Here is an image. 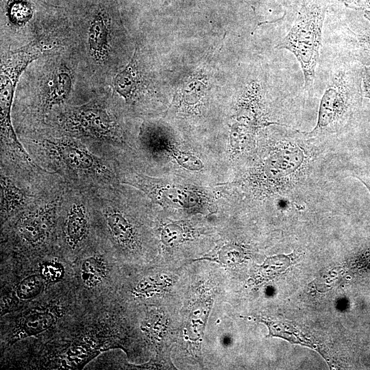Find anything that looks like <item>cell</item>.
Segmentation results:
<instances>
[{
    "mask_svg": "<svg viewBox=\"0 0 370 370\" xmlns=\"http://www.w3.org/2000/svg\"><path fill=\"white\" fill-rule=\"evenodd\" d=\"M325 10L322 3L304 5L293 27L277 46L278 49L288 50L297 58L308 90L313 86L315 77Z\"/></svg>",
    "mask_w": 370,
    "mask_h": 370,
    "instance_id": "cell-1",
    "label": "cell"
},
{
    "mask_svg": "<svg viewBox=\"0 0 370 370\" xmlns=\"http://www.w3.org/2000/svg\"><path fill=\"white\" fill-rule=\"evenodd\" d=\"M40 55L35 45L23 49L9 52L1 61V134L3 138L13 145L25 158L29 156L14 132L11 110L17 82L26 67Z\"/></svg>",
    "mask_w": 370,
    "mask_h": 370,
    "instance_id": "cell-2",
    "label": "cell"
},
{
    "mask_svg": "<svg viewBox=\"0 0 370 370\" xmlns=\"http://www.w3.org/2000/svg\"><path fill=\"white\" fill-rule=\"evenodd\" d=\"M60 123L73 134L97 139L119 141L121 139L118 126L108 110L96 103H88L64 112Z\"/></svg>",
    "mask_w": 370,
    "mask_h": 370,
    "instance_id": "cell-3",
    "label": "cell"
},
{
    "mask_svg": "<svg viewBox=\"0 0 370 370\" xmlns=\"http://www.w3.org/2000/svg\"><path fill=\"white\" fill-rule=\"evenodd\" d=\"M130 184L144 191L153 201L162 206L190 208L197 204L196 194L180 186L164 184L141 175L133 177Z\"/></svg>",
    "mask_w": 370,
    "mask_h": 370,
    "instance_id": "cell-4",
    "label": "cell"
},
{
    "mask_svg": "<svg viewBox=\"0 0 370 370\" xmlns=\"http://www.w3.org/2000/svg\"><path fill=\"white\" fill-rule=\"evenodd\" d=\"M347 101L346 80L343 75H338L321 99L317 126L311 134L323 130L337 121L346 111Z\"/></svg>",
    "mask_w": 370,
    "mask_h": 370,
    "instance_id": "cell-5",
    "label": "cell"
},
{
    "mask_svg": "<svg viewBox=\"0 0 370 370\" xmlns=\"http://www.w3.org/2000/svg\"><path fill=\"white\" fill-rule=\"evenodd\" d=\"M51 149L69 168L84 172L101 171L99 160L84 147L71 140L51 142Z\"/></svg>",
    "mask_w": 370,
    "mask_h": 370,
    "instance_id": "cell-6",
    "label": "cell"
},
{
    "mask_svg": "<svg viewBox=\"0 0 370 370\" xmlns=\"http://www.w3.org/2000/svg\"><path fill=\"white\" fill-rule=\"evenodd\" d=\"M88 45L93 58L104 61L109 51V25L107 14L102 10L93 15L88 31Z\"/></svg>",
    "mask_w": 370,
    "mask_h": 370,
    "instance_id": "cell-7",
    "label": "cell"
},
{
    "mask_svg": "<svg viewBox=\"0 0 370 370\" xmlns=\"http://www.w3.org/2000/svg\"><path fill=\"white\" fill-rule=\"evenodd\" d=\"M72 89V77L67 67L62 65L54 71L49 79L44 99L45 111L64 102Z\"/></svg>",
    "mask_w": 370,
    "mask_h": 370,
    "instance_id": "cell-8",
    "label": "cell"
},
{
    "mask_svg": "<svg viewBox=\"0 0 370 370\" xmlns=\"http://www.w3.org/2000/svg\"><path fill=\"white\" fill-rule=\"evenodd\" d=\"M88 219L85 208L81 204H73L67 214L65 234L68 243L75 248L86 236Z\"/></svg>",
    "mask_w": 370,
    "mask_h": 370,
    "instance_id": "cell-9",
    "label": "cell"
},
{
    "mask_svg": "<svg viewBox=\"0 0 370 370\" xmlns=\"http://www.w3.org/2000/svg\"><path fill=\"white\" fill-rule=\"evenodd\" d=\"M56 321L53 312L48 309L36 310L25 314L17 327L19 337L40 334L50 328Z\"/></svg>",
    "mask_w": 370,
    "mask_h": 370,
    "instance_id": "cell-10",
    "label": "cell"
},
{
    "mask_svg": "<svg viewBox=\"0 0 370 370\" xmlns=\"http://www.w3.org/2000/svg\"><path fill=\"white\" fill-rule=\"evenodd\" d=\"M136 51L127 65L114 79L115 91L126 101L134 94L138 83Z\"/></svg>",
    "mask_w": 370,
    "mask_h": 370,
    "instance_id": "cell-11",
    "label": "cell"
},
{
    "mask_svg": "<svg viewBox=\"0 0 370 370\" xmlns=\"http://www.w3.org/2000/svg\"><path fill=\"white\" fill-rule=\"evenodd\" d=\"M47 212L38 211L23 220L21 232L24 238L32 243H37L43 239L48 227Z\"/></svg>",
    "mask_w": 370,
    "mask_h": 370,
    "instance_id": "cell-12",
    "label": "cell"
},
{
    "mask_svg": "<svg viewBox=\"0 0 370 370\" xmlns=\"http://www.w3.org/2000/svg\"><path fill=\"white\" fill-rule=\"evenodd\" d=\"M80 273L83 283L88 287L93 288L99 285L106 278L107 267L101 258L92 256L82 261Z\"/></svg>",
    "mask_w": 370,
    "mask_h": 370,
    "instance_id": "cell-13",
    "label": "cell"
},
{
    "mask_svg": "<svg viewBox=\"0 0 370 370\" xmlns=\"http://www.w3.org/2000/svg\"><path fill=\"white\" fill-rule=\"evenodd\" d=\"M107 226L112 236L121 244L132 242L133 230L127 220L118 212H108L105 215Z\"/></svg>",
    "mask_w": 370,
    "mask_h": 370,
    "instance_id": "cell-14",
    "label": "cell"
},
{
    "mask_svg": "<svg viewBox=\"0 0 370 370\" xmlns=\"http://www.w3.org/2000/svg\"><path fill=\"white\" fill-rule=\"evenodd\" d=\"M1 193L3 210L7 212L18 208L25 200L23 192L5 177L1 178Z\"/></svg>",
    "mask_w": 370,
    "mask_h": 370,
    "instance_id": "cell-15",
    "label": "cell"
},
{
    "mask_svg": "<svg viewBox=\"0 0 370 370\" xmlns=\"http://www.w3.org/2000/svg\"><path fill=\"white\" fill-rule=\"evenodd\" d=\"M44 278L40 275H31L21 282L16 286V294L23 300L31 299L38 295L44 286Z\"/></svg>",
    "mask_w": 370,
    "mask_h": 370,
    "instance_id": "cell-16",
    "label": "cell"
},
{
    "mask_svg": "<svg viewBox=\"0 0 370 370\" xmlns=\"http://www.w3.org/2000/svg\"><path fill=\"white\" fill-rule=\"evenodd\" d=\"M184 230L176 224H169L166 225L162 232V241L169 246L178 244L185 239Z\"/></svg>",
    "mask_w": 370,
    "mask_h": 370,
    "instance_id": "cell-17",
    "label": "cell"
},
{
    "mask_svg": "<svg viewBox=\"0 0 370 370\" xmlns=\"http://www.w3.org/2000/svg\"><path fill=\"white\" fill-rule=\"evenodd\" d=\"M40 274L45 280L56 281L63 275V267L58 262H46L42 266Z\"/></svg>",
    "mask_w": 370,
    "mask_h": 370,
    "instance_id": "cell-18",
    "label": "cell"
},
{
    "mask_svg": "<svg viewBox=\"0 0 370 370\" xmlns=\"http://www.w3.org/2000/svg\"><path fill=\"white\" fill-rule=\"evenodd\" d=\"M351 8L370 10V0H338Z\"/></svg>",
    "mask_w": 370,
    "mask_h": 370,
    "instance_id": "cell-19",
    "label": "cell"
},
{
    "mask_svg": "<svg viewBox=\"0 0 370 370\" xmlns=\"http://www.w3.org/2000/svg\"><path fill=\"white\" fill-rule=\"evenodd\" d=\"M364 86L367 97L370 99V66L366 68L364 76Z\"/></svg>",
    "mask_w": 370,
    "mask_h": 370,
    "instance_id": "cell-20",
    "label": "cell"
},
{
    "mask_svg": "<svg viewBox=\"0 0 370 370\" xmlns=\"http://www.w3.org/2000/svg\"><path fill=\"white\" fill-rule=\"evenodd\" d=\"M356 177L366 186L370 193V175H357Z\"/></svg>",
    "mask_w": 370,
    "mask_h": 370,
    "instance_id": "cell-21",
    "label": "cell"
}]
</instances>
